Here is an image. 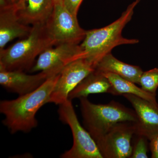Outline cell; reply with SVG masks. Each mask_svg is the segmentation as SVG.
<instances>
[{"mask_svg": "<svg viewBox=\"0 0 158 158\" xmlns=\"http://www.w3.org/2000/svg\"><path fill=\"white\" fill-rule=\"evenodd\" d=\"M133 106L138 121L135 123L136 134L146 137L150 141L158 137V104H155L130 94H123Z\"/></svg>", "mask_w": 158, "mask_h": 158, "instance_id": "obj_10", "label": "cell"}, {"mask_svg": "<svg viewBox=\"0 0 158 158\" xmlns=\"http://www.w3.org/2000/svg\"><path fill=\"white\" fill-rule=\"evenodd\" d=\"M49 48L41 53L29 72H44L49 77L56 75L66 65L77 59L84 58L79 44L63 43Z\"/></svg>", "mask_w": 158, "mask_h": 158, "instance_id": "obj_8", "label": "cell"}, {"mask_svg": "<svg viewBox=\"0 0 158 158\" xmlns=\"http://www.w3.org/2000/svg\"><path fill=\"white\" fill-rule=\"evenodd\" d=\"M95 68L92 62L84 58L75 60L66 65L59 73L48 103L59 105L67 100L71 91L95 70Z\"/></svg>", "mask_w": 158, "mask_h": 158, "instance_id": "obj_9", "label": "cell"}, {"mask_svg": "<svg viewBox=\"0 0 158 158\" xmlns=\"http://www.w3.org/2000/svg\"><path fill=\"white\" fill-rule=\"evenodd\" d=\"M54 2L55 3L62 2L63 0H54Z\"/></svg>", "mask_w": 158, "mask_h": 158, "instance_id": "obj_22", "label": "cell"}, {"mask_svg": "<svg viewBox=\"0 0 158 158\" xmlns=\"http://www.w3.org/2000/svg\"><path fill=\"white\" fill-rule=\"evenodd\" d=\"M20 21L26 25L45 24L53 10L54 0H20L15 5Z\"/></svg>", "mask_w": 158, "mask_h": 158, "instance_id": "obj_13", "label": "cell"}, {"mask_svg": "<svg viewBox=\"0 0 158 158\" xmlns=\"http://www.w3.org/2000/svg\"><path fill=\"white\" fill-rule=\"evenodd\" d=\"M59 106V119L69 127L73 138L72 147L63 153L60 157L103 158L95 141L80 124L72 101L68 99Z\"/></svg>", "mask_w": 158, "mask_h": 158, "instance_id": "obj_5", "label": "cell"}, {"mask_svg": "<svg viewBox=\"0 0 158 158\" xmlns=\"http://www.w3.org/2000/svg\"><path fill=\"white\" fill-rule=\"evenodd\" d=\"M109 80L111 87L110 94L114 95H123L130 94L146 100L155 104L158 105L156 95L146 92L141 88L136 86L135 84L110 73H102Z\"/></svg>", "mask_w": 158, "mask_h": 158, "instance_id": "obj_16", "label": "cell"}, {"mask_svg": "<svg viewBox=\"0 0 158 158\" xmlns=\"http://www.w3.org/2000/svg\"><path fill=\"white\" fill-rule=\"evenodd\" d=\"M49 77L48 75L44 72L30 75L23 71L7 70L0 68V84L2 87L19 96L33 92Z\"/></svg>", "mask_w": 158, "mask_h": 158, "instance_id": "obj_11", "label": "cell"}, {"mask_svg": "<svg viewBox=\"0 0 158 158\" xmlns=\"http://www.w3.org/2000/svg\"><path fill=\"white\" fill-rule=\"evenodd\" d=\"M139 85L146 92L156 95L158 88V68L143 72L140 77Z\"/></svg>", "mask_w": 158, "mask_h": 158, "instance_id": "obj_17", "label": "cell"}, {"mask_svg": "<svg viewBox=\"0 0 158 158\" xmlns=\"http://www.w3.org/2000/svg\"><path fill=\"white\" fill-rule=\"evenodd\" d=\"M149 148L151 152V157L158 158V137L150 141Z\"/></svg>", "mask_w": 158, "mask_h": 158, "instance_id": "obj_20", "label": "cell"}, {"mask_svg": "<svg viewBox=\"0 0 158 158\" xmlns=\"http://www.w3.org/2000/svg\"><path fill=\"white\" fill-rule=\"evenodd\" d=\"M59 74L50 77L33 92L19 96L15 99L0 102V112L5 116L3 125L11 134L28 133L37 126L36 115L38 110L48 103L51 93Z\"/></svg>", "mask_w": 158, "mask_h": 158, "instance_id": "obj_1", "label": "cell"}, {"mask_svg": "<svg viewBox=\"0 0 158 158\" xmlns=\"http://www.w3.org/2000/svg\"><path fill=\"white\" fill-rule=\"evenodd\" d=\"M135 122L118 123L96 141L103 158H130L132 140L135 134Z\"/></svg>", "mask_w": 158, "mask_h": 158, "instance_id": "obj_7", "label": "cell"}, {"mask_svg": "<svg viewBox=\"0 0 158 158\" xmlns=\"http://www.w3.org/2000/svg\"><path fill=\"white\" fill-rule=\"evenodd\" d=\"M83 0H63L62 3L69 11L77 16L79 8Z\"/></svg>", "mask_w": 158, "mask_h": 158, "instance_id": "obj_19", "label": "cell"}, {"mask_svg": "<svg viewBox=\"0 0 158 158\" xmlns=\"http://www.w3.org/2000/svg\"><path fill=\"white\" fill-rule=\"evenodd\" d=\"M80 101L84 126L94 141L104 135L116 123L138 121L135 110L114 101L106 104H96L87 98H82Z\"/></svg>", "mask_w": 158, "mask_h": 158, "instance_id": "obj_4", "label": "cell"}, {"mask_svg": "<svg viewBox=\"0 0 158 158\" xmlns=\"http://www.w3.org/2000/svg\"><path fill=\"white\" fill-rule=\"evenodd\" d=\"M111 85L108 79L94 70L85 78L69 94L70 100L87 98L89 94L110 93Z\"/></svg>", "mask_w": 158, "mask_h": 158, "instance_id": "obj_15", "label": "cell"}, {"mask_svg": "<svg viewBox=\"0 0 158 158\" xmlns=\"http://www.w3.org/2000/svg\"><path fill=\"white\" fill-rule=\"evenodd\" d=\"M95 70L101 73H110L139 85L140 77L143 71L139 66L121 62L111 53L106 55L98 62Z\"/></svg>", "mask_w": 158, "mask_h": 158, "instance_id": "obj_14", "label": "cell"}, {"mask_svg": "<svg viewBox=\"0 0 158 158\" xmlns=\"http://www.w3.org/2000/svg\"><path fill=\"white\" fill-rule=\"evenodd\" d=\"M149 140L141 135L135 134L132 140V151L130 158H148Z\"/></svg>", "mask_w": 158, "mask_h": 158, "instance_id": "obj_18", "label": "cell"}, {"mask_svg": "<svg viewBox=\"0 0 158 158\" xmlns=\"http://www.w3.org/2000/svg\"><path fill=\"white\" fill-rule=\"evenodd\" d=\"M45 26L55 46L63 43L79 44L86 35V31L79 25L77 16L71 13L62 2L55 3Z\"/></svg>", "mask_w": 158, "mask_h": 158, "instance_id": "obj_6", "label": "cell"}, {"mask_svg": "<svg viewBox=\"0 0 158 158\" xmlns=\"http://www.w3.org/2000/svg\"><path fill=\"white\" fill-rule=\"evenodd\" d=\"M45 24L32 26L28 36L0 51V68L7 70L29 71L35 59L49 48L55 46Z\"/></svg>", "mask_w": 158, "mask_h": 158, "instance_id": "obj_3", "label": "cell"}, {"mask_svg": "<svg viewBox=\"0 0 158 158\" xmlns=\"http://www.w3.org/2000/svg\"><path fill=\"white\" fill-rule=\"evenodd\" d=\"M141 0H135L130 5L121 16L110 25L101 28L86 31L85 38L80 45L84 58L96 66L105 56L111 53L114 48L123 44H133L139 42L138 39H127L122 32L131 19L134 9Z\"/></svg>", "mask_w": 158, "mask_h": 158, "instance_id": "obj_2", "label": "cell"}, {"mask_svg": "<svg viewBox=\"0 0 158 158\" xmlns=\"http://www.w3.org/2000/svg\"><path fill=\"white\" fill-rule=\"evenodd\" d=\"M31 29L20 21L14 5L0 9V51L15 38L28 36Z\"/></svg>", "mask_w": 158, "mask_h": 158, "instance_id": "obj_12", "label": "cell"}, {"mask_svg": "<svg viewBox=\"0 0 158 158\" xmlns=\"http://www.w3.org/2000/svg\"><path fill=\"white\" fill-rule=\"evenodd\" d=\"M20 0H9V2L12 4V5L15 6L19 2Z\"/></svg>", "mask_w": 158, "mask_h": 158, "instance_id": "obj_21", "label": "cell"}]
</instances>
